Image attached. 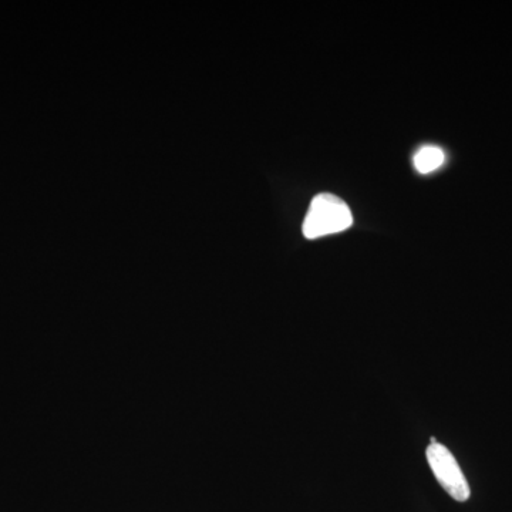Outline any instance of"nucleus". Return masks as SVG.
<instances>
[{"label": "nucleus", "mask_w": 512, "mask_h": 512, "mask_svg": "<svg viewBox=\"0 0 512 512\" xmlns=\"http://www.w3.org/2000/svg\"><path fill=\"white\" fill-rule=\"evenodd\" d=\"M352 224V212L345 201L336 195L319 194L312 200L302 231L305 238L316 239L346 231Z\"/></svg>", "instance_id": "1"}, {"label": "nucleus", "mask_w": 512, "mask_h": 512, "mask_svg": "<svg viewBox=\"0 0 512 512\" xmlns=\"http://www.w3.org/2000/svg\"><path fill=\"white\" fill-rule=\"evenodd\" d=\"M426 457L434 477L444 491L460 503L467 501L471 495L470 485L451 451L443 444L431 443L427 447Z\"/></svg>", "instance_id": "2"}, {"label": "nucleus", "mask_w": 512, "mask_h": 512, "mask_svg": "<svg viewBox=\"0 0 512 512\" xmlns=\"http://www.w3.org/2000/svg\"><path fill=\"white\" fill-rule=\"evenodd\" d=\"M446 161V154L437 146H423L414 154V167L420 174H430Z\"/></svg>", "instance_id": "3"}]
</instances>
